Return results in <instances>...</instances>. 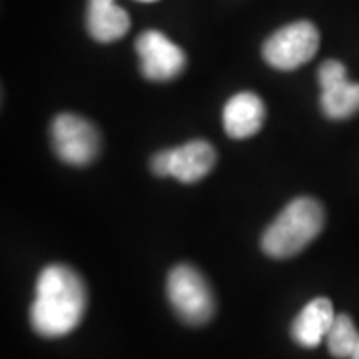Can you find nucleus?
Segmentation results:
<instances>
[{"label": "nucleus", "instance_id": "nucleus-1", "mask_svg": "<svg viewBox=\"0 0 359 359\" xmlns=\"http://www.w3.org/2000/svg\"><path fill=\"white\" fill-rule=\"evenodd\" d=\"M88 308L86 283L76 271L52 264L40 271L30 306L32 330L42 337H62L74 332Z\"/></svg>", "mask_w": 359, "mask_h": 359}, {"label": "nucleus", "instance_id": "nucleus-2", "mask_svg": "<svg viewBox=\"0 0 359 359\" xmlns=\"http://www.w3.org/2000/svg\"><path fill=\"white\" fill-rule=\"evenodd\" d=\"M325 210L316 198H295L278 214L262 236V250L269 257H292L304 252L323 230Z\"/></svg>", "mask_w": 359, "mask_h": 359}, {"label": "nucleus", "instance_id": "nucleus-3", "mask_svg": "<svg viewBox=\"0 0 359 359\" xmlns=\"http://www.w3.org/2000/svg\"><path fill=\"white\" fill-rule=\"evenodd\" d=\"M170 306L188 325H204L214 318L216 299L210 283L200 269L190 264H178L170 271L166 282Z\"/></svg>", "mask_w": 359, "mask_h": 359}, {"label": "nucleus", "instance_id": "nucleus-4", "mask_svg": "<svg viewBox=\"0 0 359 359\" xmlns=\"http://www.w3.org/2000/svg\"><path fill=\"white\" fill-rule=\"evenodd\" d=\"M320 48V32L308 20H297L276 30L264 44V58L271 68L295 70L309 62Z\"/></svg>", "mask_w": 359, "mask_h": 359}, {"label": "nucleus", "instance_id": "nucleus-5", "mask_svg": "<svg viewBox=\"0 0 359 359\" xmlns=\"http://www.w3.org/2000/svg\"><path fill=\"white\" fill-rule=\"evenodd\" d=\"M52 146L56 156L70 166H86L100 154V132L76 114H60L52 122Z\"/></svg>", "mask_w": 359, "mask_h": 359}, {"label": "nucleus", "instance_id": "nucleus-6", "mask_svg": "<svg viewBox=\"0 0 359 359\" xmlns=\"http://www.w3.org/2000/svg\"><path fill=\"white\" fill-rule=\"evenodd\" d=\"M216 160L218 156L210 142L192 140L178 148L158 152L150 166L156 176H172L184 184H194L212 172Z\"/></svg>", "mask_w": 359, "mask_h": 359}, {"label": "nucleus", "instance_id": "nucleus-7", "mask_svg": "<svg viewBox=\"0 0 359 359\" xmlns=\"http://www.w3.org/2000/svg\"><path fill=\"white\" fill-rule=\"evenodd\" d=\"M136 52L140 58L144 76L154 82H166L182 74L186 68V54L158 30H146L136 40Z\"/></svg>", "mask_w": 359, "mask_h": 359}, {"label": "nucleus", "instance_id": "nucleus-8", "mask_svg": "<svg viewBox=\"0 0 359 359\" xmlns=\"http://www.w3.org/2000/svg\"><path fill=\"white\" fill-rule=\"evenodd\" d=\"M320 104L323 114L332 120H346L359 112V82L347 78L346 66L339 60H325L318 70Z\"/></svg>", "mask_w": 359, "mask_h": 359}, {"label": "nucleus", "instance_id": "nucleus-9", "mask_svg": "<svg viewBox=\"0 0 359 359\" xmlns=\"http://www.w3.org/2000/svg\"><path fill=\"white\" fill-rule=\"evenodd\" d=\"M266 120V104L254 92L231 96L224 108V130L230 138L244 140L257 134Z\"/></svg>", "mask_w": 359, "mask_h": 359}, {"label": "nucleus", "instance_id": "nucleus-10", "mask_svg": "<svg viewBox=\"0 0 359 359\" xmlns=\"http://www.w3.org/2000/svg\"><path fill=\"white\" fill-rule=\"evenodd\" d=\"M335 316L334 304L327 297L311 299L292 323L294 341L302 347H318L330 334Z\"/></svg>", "mask_w": 359, "mask_h": 359}, {"label": "nucleus", "instance_id": "nucleus-11", "mask_svg": "<svg viewBox=\"0 0 359 359\" xmlns=\"http://www.w3.org/2000/svg\"><path fill=\"white\" fill-rule=\"evenodd\" d=\"M86 26L94 40L114 42L130 30V16L114 0H88Z\"/></svg>", "mask_w": 359, "mask_h": 359}, {"label": "nucleus", "instance_id": "nucleus-12", "mask_svg": "<svg viewBox=\"0 0 359 359\" xmlns=\"http://www.w3.org/2000/svg\"><path fill=\"white\" fill-rule=\"evenodd\" d=\"M325 341H327V349L334 358H351L353 349L359 344V332L355 330L353 320L347 313H337Z\"/></svg>", "mask_w": 359, "mask_h": 359}, {"label": "nucleus", "instance_id": "nucleus-13", "mask_svg": "<svg viewBox=\"0 0 359 359\" xmlns=\"http://www.w3.org/2000/svg\"><path fill=\"white\" fill-rule=\"evenodd\" d=\"M349 359H359V344L355 346V349H353V353H351V358Z\"/></svg>", "mask_w": 359, "mask_h": 359}, {"label": "nucleus", "instance_id": "nucleus-14", "mask_svg": "<svg viewBox=\"0 0 359 359\" xmlns=\"http://www.w3.org/2000/svg\"><path fill=\"white\" fill-rule=\"evenodd\" d=\"M140 2H154V0H140Z\"/></svg>", "mask_w": 359, "mask_h": 359}]
</instances>
